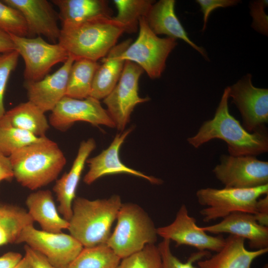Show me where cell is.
Wrapping results in <instances>:
<instances>
[{
	"label": "cell",
	"instance_id": "12",
	"mask_svg": "<svg viewBox=\"0 0 268 268\" xmlns=\"http://www.w3.org/2000/svg\"><path fill=\"white\" fill-rule=\"evenodd\" d=\"M76 122H87L94 126L115 128L107 110L102 106L99 100L90 96L78 99L66 96L51 111L49 124L64 131Z\"/></svg>",
	"mask_w": 268,
	"mask_h": 268
},
{
	"label": "cell",
	"instance_id": "26",
	"mask_svg": "<svg viewBox=\"0 0 268 268\" xmlns=\"http://www.w3.org/2000/svg\"><path fill=\"white\" fill-rule=\"evenodd\" d=\"M34 222L24 208L0 202V246L17 244L23 230Z\"/></svg>",
	"mask_w": 268,
	"mask_h": 268
},
{
	"label": "cell",
	"instance_id": "32",
	"mask_svg": "<svg viewBox=\"0 0 268 268\" xmlns=\"http://www.w3.org/2000/svg\"><path fill=\"white\" fill-rule=\"evenodd\" d=\"M0 28L9 34L28 37L26 21L21 13L0 0Z\"/></svg>",
	"mask_w": 268,
	"mask_h": 268
},
{
	"label": "cell",
	"instance_id": "33",
	"mask_svg": "<svg viewBox=\"0 0 268 268\" xmlns=\"http://www.w3.org/2000/svg\"><path fill=\"white\" fill-rule=\"evenodd\" d=\"M170 243L169 240L163 239L157 246L161 257L162 268H199L194 263L207 257L209 254L207 251H198L192 254L186 262H183L173 254Z\"/></svg>",
	"mask_w": 268,
	"mask_h": 268
},
{
	"label": "cell",
	"instance_id": "5",
	"mask_svg": "<svg viewBox=\"0 0 268 268\" xmlns=\"http://www.w3.org/2000/svg\"><path fill=\"white\" fill-rule=\"evenodd\" d=\"M116 220L115 228L106 244L121 259L156 242L157 228L139 205L122 202Z\"/></svg>",
	"mask_w": 268,
	"mask_h": 268
},
{
	"label": "cell",
	"instance_id": "8",
	"mask_svg": "<svg viewBox=\"0 0 268 268\" xmlns=\"http://www.w3.org/2000/svg\"><path fill=\"white\" fill-rule=\"evenodd\" d=\"M143 71L135 63L126 61L119 81L103 99L115 128L121 132L125 130L135 107L150 100L148 97L142 98L138 95V80Z\"/></svg>",
	"mask_w": 268,
	"mask_h": 268
},
{
	"label": "cell",
	"instance_id": "11",
	"mask_svg": "<svg viewBox=\"0 0 268 268\" xmlns=\"http://www.w3.org/2000/svg\"><path fill=\"white\" fill-rule=\"evenodd\" d=\"M212 171L225 188L246 189L268 184V162L254 156L222 155Z\"/></svg>",
	"mask_w": 268,
	"mask_h": 268
},
{
	"label": "cell",
	"instance_id": "27",
	"mask_svg": "<svg viewBox=\"0 0 268 268\" xmlns=\"http://www.w3.org/2000/svg\"><path fill=\"white\" fill-rule=\"evenodd\" d=\"M97 62L79 59L73 63L68 77L66 96L83 99L90 96Z\"/></svg>",
	"mask_w": 268,
	"mask_h": 268
},
{
	"label": "cell",
	"instance_id": "36",
	"mask_svg": "<svg viewBox=\"0 0 268 268\" xmlns=\"http://www.w3.org/2000/svg\"><path fill=\"white\" fill-rule=\"evenodd\" d=\"M25 256L33 268H57L54 266L42 254L25 245Z\"/></svg>",
	"mask_w": 268,
	"mask_h": 268
},
{
	"label": "cell",
	"instance_id": "23",
	"mask_svg": "<svg viewBox=\"0 0 268 268\" xmlns=\"http://www.w3.org/2000/svg\"><path fill=\"white\" fill-rule=\"evenodd\" d=\"M25 203L28 214L41 230L51 233L67 230L68 221L60 214L50 190H40L30 194Z\"/></svg>",
	"mask_w": 268,
	"mask_h": 268
},
{
	"label": "cell",
	"instance_id": "40",
	"mask_svg": "<svg viewBox=\"0 0 268 268\" xmlns=\"http://www.w3.org/2000/svg\"><path fill=\"white\" fill-rule=\"evenodd\" d=\"M13 50L15 47L10 35L0 28V54Z\"/></svg>",
	"mask_w": 268,
	"mask_h": 268
},
{
	"label": "cell",
	"instance_id": "24",
	"mask_svg": "<svg viewBox=\"0 0 268 268\" xmlns=\"http://www.w3.org/2000/svg\"><path fill=\"white\" fill-rule=\"evenodd\" d=\"M59 8L62 28H67L100 16L111 17L112 9L105 0H53Z\"/></svg>",
	"mask_w": 268,
	"mask_h": 268
},
{
	"label": "cell",
	"instance_id": "37",
	"mask_svg": "<svg viewBox=\"0 0 268 268\" xmlns=\"http://www.w3.org/2000/svg\"><path fill=\"white\" fill-rule=\"evenodd\" d=\"M254 215L260 224L268 227V194L257 201L256 213Z\"/></svg>",
	"mask_w": 268,
	"mask_h": 268
},
{
	"label": "cell",
	"instance_id": "16",
	"mask_svg": "<svg viewBox=\"0 0 268 268\" xmlns=\"http://www.w3.org/2000/svg\"><path fill=\"white\" fill-rule=\"evenodd\" d=\"M18 10L26 21L28 37L43 35L49 40L58 42L61 29L58 25V14L47 0H3Z\"/></svg>",
	"mask_w": 268,
	"mask_h": 268
},
{
	"label": "cell",
	"instance_id": "35",
	"mask_svg": "<svg viewBox=\"0 0 268 268\" xmlns=\"http://www.w3.org/2000/svg\"><path fill=\"white\" fill-rule=\"evenodd\" d=\"M239 1L237 0H197L196 2L200 5L201 10L203 14L202 31L205 30L208 17L214 9L233 6L236 5Z\"/></svg>",
	"mask_w": 268,
	"mask_h": 268
},
{
	"label": "cell",
	"instance_id": "42",
	"mask_svg": "<svg viewBox=\"0 0 268 268\" xmlns=\"http://www.w3.org/2000/svg\"><path fill=\"white\" fill-rule=\"evenodd\" d=\"M263 268H268V264H266V265L263 267Z\"/></svg>",
	"mask_w": 268,
	"mask_h": 268
},
{
	"label": "cell",
	"instance_id": "30",
	"mask_svg": "<svg viewBox=\"0 0 268 268\" xmlns=\"http://www.w3.org/2000/svg\"><path fill=\"white\" fill-rule=\"evenodd\" d=\"M43 137L17 128L0 126V153L9 157L17 150L38 142Z\"/></svg>",
	"mask_w": 268,
	"mask_h": 268
},
{
	"label": "cell",
	"instance_id": "18",
	"mask_svg": "<svg viewBox=\"0 0 268 268\" xmlns=\"http://www.w3.org/2000/svg\"><path fill=\"white\" fill-rule=\"evenodd\" d=\"M201 228L206 233H229L247 239L252 249L268 248V227L260 224L251 213L235 212L218 223Z\"/></svg>",
	"mask_w": 268,
	"mask_h": 268
},
{
	"label": "cell",
	"instance_id": "25",
	"mask_svg": "<svg viewBox=\"0 0 268 268\" xmlns=\"http://www.w3.org/2000/svg\"><path fill=\"white\" fill-rule=\"evenodd\" d=\"M0 126L17 128L42 137L46 136L50 124L45 113L28 101L5 111L0 119Z\"/></svg>",
	"mask_w": 268,
	"mask_h": 268
},
{
	"label": "cell",
	"instance_id": "28",
	"mask_svg": "<svg viewBox=\"0 0 268 268\" xmlns=\"http://www.w3.org/2000/svg\"><path fill=\"white\" fill-rule=\"evenodd\" d=\"M121 260L105 244L83 247L67 268H118Z\"/></svg>",
	"mask_w": 268,
	"mask_h": 268
},
{
	"label": "cell",
	"instance_id": "39",
	"mask_svg": "<svg viewBox=\"0 0 268 268\" xmlns=\"http://www.w3.org/2000/svg\"><path fill=\"white\" fill-rule=\"evenodd\" d=\"M22 258L19 253L7 252L0 257V268H14Z\"/></svg>",
	"mask_w": 268,
	"mask_h": 268
},
{
	"label": "cell",
	"instance_id": "31",
	"mask_svg": "<svg viewBox=\"0 0 268 268\" xmlns=\"http://www.w3.org/2000/svg\"><path fill=\"white\" fill-rule=\"evenodd\" d=\"M121 260L118 268H162L160 253L155 244L147 245Z\"/></svg>",
	"mask_w": 268,
	"mask_h": 268
},
{
	"label": "cell",
	"instance_id": "15",
	"mask_svg": "<svg viewBox=\"0 0 268 268\" xmlns=\"http://www.w3.org/2000/svg\"><path fill=\"white\" fill-rule=\"evenodd\" d=\"M133 130L134 127H131L117 134L108 148L97 156L87 159L86 163L89 169L83 178L84 183L91 185L101 177L118 174L133 175L144 179L154 185L162 183L160 179L130 168L121 161L119 155L120 148Z\"/></svg>",
	"mask_w": 268,
	"mask_h": 268
},
{
	"label": "cell",
	"instance_id": "3",
	"mask_svg": "<svg viewBox=\"0 0 268 268\" xmlns=\"http://www.w3.org/2000/svg\"><path fill=\"white\" fill-rule=\"evenodd\" d=\"M125 32L112 17H97L67 28H61L58 40L74 61L97 62L105 57Z\"/></svg>",
	"mask_w": 268,
	"mask_h": 268
},
{
	"label": "cell",
	"instance_id": "6",
	"mask_svg": "<svg viewBox=\"0 0 268 268\" xmlns=\"http://www.w3.org/2000/svg\"><path fill=\"white\" fill-rule=\"evenodd\" d=\"M268 194V184L246 189L206 188L198 190L196 197L204 206L200 213L205 222L227 216L235 212L255 215L256 203L263 195Z\"/></svg>",
	"mask_w": 268,
	"mask_h": 268
},
{
	"label": "cell",
	"instance_id": "9",
	"mask_svg": "<svg viewBox=\"0 0 268 268\" xmlns=\"http://www.w3.org/2000/svg\"><path fill=\"white\" fill-rule=\"evenodd\" d=\"M9 35L15 50L24 61L25 81H36L43 79L53 66L64 63L69 57L59 43H49L41 36L27 37Z\"/></svg>",
	"mask_w": 268,
	"mask_h": 268
},
{
	"label": "cell",
	"instance_id": "38",
	"mask_svg": "<svg viewBox=\"0 0 268 268\" xmlns=\"http://www.w3.org/2000/svg\"><path fill=\"white\" fill-rule=\"evenodd\" d=\"M13 178V173L9 157L0 153V183L10 181Z\"/></svg>",
	"mask_w": 268,
	"mask_h": 268
},
{
	"label": "cell",
	"instance_id": "29",
	"mask_svg": "<svg viewBox=\"0 0 268 268\" xmlns=\"http://www.w3.org/2000/svg\"><path fill=\"white\" fill-rule=\"evenodd\" d=\"M117 15L112 17L124 27L125 32L132 33L137 31L139 20L145 17L154 1L151 0H115Z\"/></svg>",
	"mask_w": 268,
	"mask_h": 268
},
{
	"label": "cell",
	"instance_id": "1",
	"mask_svg": "<svg viewBox=\"0 0 268 268\" xmlns=\"http://www.w3.org/2000/svg\"><path fill=\"white\" fill-rule=\"evenodd\" d=\"M229 87L224 90L213 118L205 121L198 133L187 141L195 148L213 139L226 142L229 154L234 156H256L268 151L266 127L253 133L248 132L229 112Z\"/></svg>",
	"mask_w": 268,
	"mask_h": 268
},
{
	"label": "cell",
	"instance_id": "7",
	"mask_svg": "<svg viewBox=\"0 0 268 268\" xmlns=\"http://www.w3.org/2000/svg\"><path fill=\"white\" fill-rule=\"evenodd\" d=\"M139 33L121 57L138 65L152 79L159 78L163 72L167 59L177 44L176 39L161 38L149 27L144 17L139 20Z\"/></svg>",
	"mask_w": 268,
	"mask_h": 268
},
{
	"label": "cell",
	"instance_id": "4",
	"mask_svg": "<svg viewBox=\"0 0 268 268\" xmlns=\"http://www.w3.org/2000/svg\"><path fill=\"white\" fill-rule=\"evenodd\" d=\"M122 203L118 195L94 200L76 197L68 221L69 234L83 247L106 244Z\"/></svg>",
	"mask_w": 268,
	"mask_h": 268
},
{
	"label": "cell",
	"instance_id": "22",
	"mask_svg": "<svg viewBox=\"0 0 268 268\" xmlns=\"http://www.w3.org/2000/svg\"><path fill=\"white\" fill-rule=\"evenodd\" d=\"M132 43L127 39L116 45L102 59L93 78L90 97L100 100L104 99L115 87L122 73L125 61L121 56Z\"/></svg>",
	"mask_w": 268,
	"mask_h": 268
},
{
	"label": "cell",
	"instance_id": "2",
	"mask_svg": "<svg viewBox=\"0 0 268 268\" xmlns=\"http://www.w3.org/2000/svg\"><path fill=\"white\" fill-rule=\"evenodd\" d=\"M8 157L14 178L31 190L56 181L67 163L58 145L46 136L17 150Z\"/></svg>",
	"mask_w": 268,
	"mask_h": 268
},
{
	"label": "cell",
	"instance_id": "13",
	"mask_svg": "<svg viewBox=\"0 0 268 268\" xmlns=\"http://www.w3.org/2000/svg\"><path fill=\"white\" fill-rule=\"evenodd\" d=\"M158 236L176 243V246L187 245L199 251L218 252L224 246L226 241L222 235L211 236L196 224V219L189 215L187 206L183 204L175 219L170 224L157 228Z\"/></svg>",
	"mask_w": 268,
	"mask_h": 268
},
{
	"label": "cell",
	"instance_id": "17",
	"mask_svg": "<svg viewBox=\"0 0 268 268\" xmlns=\"http://www.w3.org/2000/svg\"><path fill=\"white\" fill-rule=\"evenodd\" d=\"M74 60L69 56L63 65L54 73L36 81H25L28 101L44 113L52 111L66 96L67 80Z\"/></svg>",
	"mask_w": 268,
	"mask_h": 268
},
{
	"label": "cell",
	"instance_id": "20",
	"mask_svg": "<svg viewBox=\"0 0 268 268\" xmlns=\"http://www.w3.org/2000/svg\"><path fill=\"white\" fill-rule=\"evenodd\" d=\"M245 239L229 235L225 238L223 248L204 260L197 262L199 268H251L253 262L266 254L268 248L248 250L245 246Z\"/></svg>",
	"mask_w": 268,
	"mask_h": 268
},
{
	"label": "cell",
	"instance_id": "41",
	"mask_svg": "<svg viewBox=\"0 0 268 268\" xmlns=\"http://www.w3.org/2000/svg\"><path fill=\"white\" fill-rule=\"evenodd\" d=\"M14 268H33L27 257L24 255Z\"/></svg>",
	"mask_w": 268,
	"mask_h": 268
},
{
	"label": "cell",
	"instance_id": "14",
	"mask_svg": "<svg viewBox=\"0 0 268 268\" xmlns=\"http://www.w3.org/2000/svg\"><path fill=\"white\" fill-rule=\"evenodd\" d=\"M229 88V96L241 113L243 127L250 133L265 127L268 122V89L254 86L250 74Z\"/></svg>",
	"mask_w": 268,
	"mask_h": 268
},
{
	"label": "cell",
	"instance_id": "10",
	"mask_svg": "<svg viewBox=\"0 0 268 268\" xmlns=\"http://www.w3.org/2000/svg\"><path fill=\"white\" fill-rule=\"evenodd\" d=\"M21 243L42 254L57 268H67L83 248L70 234L46 232L33 224L22 231L17 244Z\"/></svg>",
	"mask_w": 268,
	"mask_h": 268
},
{
	"label": "cell",
	"instance_id": "19",
	"mask_svg": "<svg viewBox=\"0 0 268 268\" xmlns=\"http://www.w3.org/2000/svg\"><path fill=\"white\" fill-rule=\"evenodd\" d=\"M96 146L95 141L92 138L81 141L70 169L56 180L53 187L59 202L58 210L68 221L72 215V203L76 198V191L85 164Z\"/></svg>",
	"mask_w": 268,
	"mask_h": 268
},
{
	"label": "cell",
	"instance_id": "34",
	"mask_svg": "<svg viewBox=\"0 0 268 268\" xmlns=\"http://www.w3.org/2000/svg\"><path fill=\"white\" fill-rule=\"evenodd\" d=\"M19 56L16 50L0 54V119L6 111L3 98L8 80L17 65Z\"/></svg>",
	"mask_w": 268,
	"mask_h": 268
},
{
	"label": "cell",
	"instance_id": "21",
	"mask_svg": "<svg viewBox=\"0 0 268 268\" xmlns=\"http://www.w3.org/2000/svg\"><path fill=\"white\" fill-rule=\"evenodd\" d=\"M175 3L174 0H160L154 2L145 17L149 27L156 35L164 34L168 37L184 40L207 58L203 48L196 45L189 38L176 15Z\"/></svg>",
	"mask_w": 268,
	"mask_h": 268
}]
</instances>
